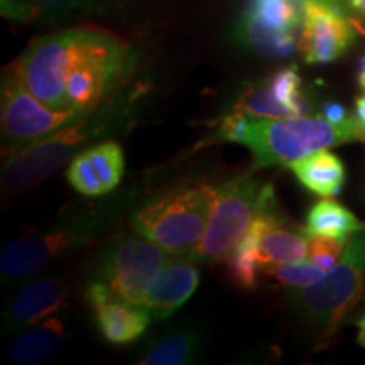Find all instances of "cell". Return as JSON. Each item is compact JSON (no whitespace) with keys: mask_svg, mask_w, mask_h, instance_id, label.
<instances>
[{"mask_svg":"<svg viewBox=\"0 0 365 365\" xmlns=\"http://www.w3.org/2000/svg\"><path fill=\"white\" fill-rule=\"evenodd\" d=\"M217 137L245 145L254 154L255 168L287 166L317 150L365 140L355 120L349 125H336L323 115L266 118L240 112L222 118Z\"/></svg>","mask_w":365,"mask_h":365,"instance_id":"7a4b0ae2","label":"cell"},{"mask_svg":"<svg viewBox=\"0 0 365 365\" xmlns=\"http://www.w3.org/2000/svg\"><path fill=\"white\" fill-rule=\"evenodd\" d=\"M234 110L252 117L287 118L308 115L312 103L303 91L298 68L286 66L242 91Z\"/></svg>","mask_w":365,"mask_h":365,"instance_id":"7c38bea8","label":"cell"},{"mask_svg":"<svg viewBox=\"0 0 365 365\" xmlns=\"http://www.w3.org/2000/svg\"><path fill=\"white\" fill-rule=\"evenodd\" d=\"M76 113L56 112L44 105L22 83L11 66L2 76V154L39 143L78 118Z\"/></svg>","mask_w":365,"mask_h":365,"instance_id":"9c48e42d","label":"cell"},{"mask_svg":"<svg viewBox=\"0 0 365 365\" xmlns=\"http://www.w3.org/2000/svg\"><path fill=\"white\" fill-rule=\"evenodd\" d=\"M312 2L327 4V6H331V7H335V9H340V11L345 12V0H312Z\"/></svg>","mask_w":365,"mask_h":365,"instance_id":"f546056e","label":"cell"},{"mask_svg":"<svg viewBox=\"0 0 365 365\" xmlns=\"http://www.w3.org/2000/svg\"><path fill=\"white\" fill-rule=\"evenodd\" d=\"M286 168L293 171L304 188L323 198L339 195L346 180L344 161L328 149L317 150L307 158L289 163Z\"/></svg>","mask_w":365,"mask_h":365,"instance_id":"ac0fdd59","label":"cell"},{"mask_svg":"<svg viewBox=\"0 0 365 365\" xmlns=\"http://www.w3.org/2000/svg\"><path fill=\"white\" fill-rule=\"evenodd\" d=\"M249 232L254 235L255 254L262 271L277 264L308 259V237L301 228L299 232H296L284 223L277 213V205H272L259 213Z\"/></svg>","mask_w":365,"mask_h":365,"instance_id":"2e32d148","label":"cell"},{"mask_svg":"<svg viewBox=\"0 0 365 365\" xmlns=\"http://www.w3.org/2000/svg\"><path fill=\"white\" fill-rule=\"evenodd\" d=\"M364 228L365 223L360 222L344 205L333 202V200H323V202L313 205L308 212L307 223L301 230L304 232V235H322L349 240L350 237Z\"/></svg>","mask_w":365,"mask_h":365,"instance_id":"ffe728a7","label":"cell"},{"mask_svg":"<svg viewBox=\"0 0 365 365\" xmlns=\"http://www.w3.org/2000/svg\"><path fill=\"white\" fill-rule=\"evenodd\" d=\"M170 261L168 252L145 237H117L100 254L93 279L113 294L143 307L150 282Z\"/></svg>","mask_w":365,"mask_h":365,"instance_id":"ba28073f","label":"cell"},{"mask_svg":"<svg viewBox=\"0 0 365 365\" xmlns=\"http://www.w3.org/2000/svg\"><path fill=\"white\" fill-rule=\"evenodd\" d=\"M308 237V259L325 271H331L339 264L341 255L345 252L346 242L341 239L322 235H307Z\"/></svg>","mask_w":365,"mask_h":365,"instance_id":"d4e9b609","label":"cell"},{"mask_svg":"<svg viewBox=\"0 0 365 365\" xmlns=\"http://www.w3.org/2000/svg\"><path fill=\"white\" fill-rule=\"evenodd\" d=\"M68 336L65 322L58 317L46 318L26 328L14 340L9 350L12 362L19 365H36L46 362L61 349Z\"/></svg>","mask_w":365,"mask_h":365,"instance_id":"d6986e66","label":"cell"},{"mask_svg":"<svg viewBox=\"0 0 365 365\" xmlns=\"http://www.w3.org/2000/svg\"><path fill=\"white\" fill-rule=\"evenodd\" d=\"M322 115L336 125H349L354 122V115H349L346 108L339 102H328L323 105Z\"/></svg>","mask_w":365,"mask_h":365,"instance_id":"484cf974","label":"cell"},{"mask_svg":"<svg viewBox=\"0 0 365 365\" xmlns=\"http://www.w3.org/2000/svg\"><path fill=\"white\" fill-rule=\"evenodd\" d=\"M125 175L124 150L115 140H102L76 154L66 168L71 188L88 198L110 195Z\"/></svg>","mask_w":365,"mask_h":365,"instance_id":"5bb4252c","label":"cell"},{"mask_svg":"<svg viewBox=\"0 0 365 365\" xmlns=\"http://www.w3.org/2000/svg\"><path fill=\"white\" fill-rule=\"evenodd\" d=\"M357 80H359V85L362 86V90L365 91V54H364L362 61H360V66H359V76H357Z\"/></svg>","mask_w":365,"mask_h":365,"instance_id":"4dcf8cb0","label":"cell"},{"mask_svg":"<svg viewBox=\"0 0 365 365\" xmlns=\"http://www.w3.org/2000/svg\"><path fill=\"white\" fill-rule=\"evenodd\" d=\"M304 19L299 51L308 65H327L344 56L357 38V27L344 11L303 0Z\"/></svg>","mask_w":365,"mask_h":365,"instance_id":"8fae6325","label":"cell"},{"mask_svg":"<svg viewBox=\"0 0 365 365\" xmlns=\"http://www.w3.org/2000/svg\"><path fill=\"white\" fill-rule=\"evenodd\" d=\"M261 271L262 269L259 266L257 254H255L254 235L247 232L227 257L228 277L237 287L250 291L257 286Z\"/></svg>","mask_w":365,"mask_h":365,"instance_id":"603a6c76","label":"cell"},{"mask_svg":"<svg viewBox=\"0 0 365 365\" xmlns=\"http://www.w3.org/2000/svg\"><path fill=\"white\" fill-rule=\"evenodd\" d=\"M355 325H357V341L360 346H364L365 349V314H362L357 322H355Z\"/></svg>","mask_w":365,"mask_h":365,"instance_id":"f1b7e54d","label":"cell"},{"mask_svg":"<svg viewBox=\"0 0 365 365\" xmlns=\"http://www.w3.org/2000/svg\"><path fill=\"white\" fill-rule=\"evenodd\" d=\"M122 205H95L81 208L61 220L48 223L39 230L24 234L9 242L0 254V274L4 282L27 279L49 264L75 252L95 240L110 225Z\"/></svg>","mask_w":365,"mask_h":365,"instance_id":"3957f363","label":"cell"},{"mask_svg":"<svg viewBox=\"0 0 365 365\" xmlns=\"http://www.w3.org/2000/svg\"><path fill=\"white\" fill-rule=\"evenodd\" d=\"M365 293V228L350 237L345 252L317 284L294 291V304L319 336L336 333Z\"/></svg>","mask_w":365,"mask_h":365,"instance_id":"52a82bcc","label":"cell"},{"mask_svg":"<svg viewBox=\"0 0 365 365\" xmlns=\"http://www.w3.org/2000/svg\"><path fill=\"white\" fill-rule=\"evenodd\" d=\"M213 186L181 185L145 202L130 215V227L170 255L190 257L202 242Z\"/></svg>","mask_w":365,"mask_h":365,"instance_id":"277c9868","label":"cell"},{"mask_svg":"<svg viewBox=\"0 0 365 365\" xmlns=\"http://www.w3.org/2000/svg\"><path fill=\"white\" fill-rule=\"evenodd\" d=\"M91 2L93 0H0V11L9 21L29 24L78 11Z\"/></svg>","mask_w":365,"mask_h":365,"instance_id":"7402d4cb","label":"cell"},{"mask_svg":"<svg viewBox=\"0 0 365 365\" xmlns=\"http://www.w3.org/2000/svg\"><path fill=\"white\" fill-rule=\"evenodd\" d=\"M200 284V269L196 261L182 255H173L166 262L144 296L143 307L153 318L166 319L188 301Z\"/></svg>","mask_w":365,"mask_h":365,"instance_id":"e0dca14e","label":"cell"},{"mask_svg":"<svg viewBox=\"0 0 365 365\" xmlns=\"http://www.w3.org/2000/svg\"><path fill=\"white\" fill-rule=\"evenodd\" d=\"M355 14L360 21H365V0H345V11Z\"/></svg>","mask_w":365,"mask_h":365,"instance_id":"83f0119b","label":"cell"},{"mask_svg":"<svg viewBox=\"0 0 365 365\" xmlns=\"http://www.w3.org/2000/svg\"><path fill=\"white\" fill-rule=\"evenodd\" d=\"M272 205L277 203L271 182L250 175L213 186L207 232L190 259L196 262L227 261L259 213Z\"/></svg>","mask_w":365,"mask_h":365,"instance_id":"5b68a950","label":"cell"},{"mask_svg":"<svg viewBox=\"0 0 365 365\" xmlns=\"http://www.w3.org/2000/svg\"><path fill=\"white\" fill-rule=\"evenodd\" d=\"M203 335L196 330H178L154 341L140 357L144 365H186L195 364L203 352Z\"/></svg>","mask_w":365,"mask_h":365,"instance_id":"44dd1931","label":"cell"},{"mask_svg":"<svg viewBox=\"0 0 365 365\" xmlns=\"http://www.w3.org/2000/svg\"><path fill=\"white\" fill-rule=\"evenodd\" d=\"M68 284L61 276H43L22 286L14 296L2 319V330L7 335L53 317L65 307Z\"/></svg>","mask_w":365,"mask_h":365,"instance_id":"9a60e30c","label":"cell"},{"mask_svg":"<svg viewBox=\"0 0 365 365\" xmlns=\"http://www.w3.org/2000/svg\"><path fill=\"white\" fill-rule=\"evenodd\" d=\"M354 120L365 137V93L355 98V112Z\"/></svg>","mask_w":365,"mask_h":365,"instance_id":"4316f807","label":"cell"},{"mask_svg":"<svg viewBox=\"0 0 365 365\" xmlns=\"http://www.w3.org/2000/svg\"><path fill=\"white\" fill-rule=\"evenodd\" d=\"M98 33L100 27L78 26L43 36L34 39L9 66L41 102L53 110L65 112L68 75Z\"/></svg>","mask_w":365,"mask_h":365,"instance_id":"8992f818","label":"cell"},{"mask_svg":"<svg viewBox=\"0 0 365 365\" xmlns=\"http://www.w3.org/2000/svg\"><path fill=\"white\" fill-rule=\"evenodd\" d=\"M143 88L124 86L100 107L83 113L46 139L4 158L2 188L6 193H21L34 188L70 164L76 154L129 129L139 113Z\"/></svg>","mask_w":365,"mask_h":365,"instance_id":"6da1fadb","label":"cell"},{"mask_svg":"<svg viewBox=\"0 0 365 365\" xmlns=\"http://www.w3.org/2000/svg\"><path fill=\"white\" fill-rule=\"evenodd\" d=\"M85 298L93 312L100 335L112 345L134 344L144 335L153 319L148 308L118 298L100 281L90 282Z\"/></svg>","mask_w":365,"mask_h":365,"instance_id":"4fadbf2b","label":"cell"},{"mask_svg":"<svg viewBox=\"0 0 365 365\" xmlns=\"http://www.w3.org/2000/svg\"><path fill=\"white\" fill-rule=\"evenodd\" d=\"M303 19V0H249L237 36L264 58H287L299 48Z\"/></svg>","mask_w":365,"mask_h":365,"instance_id":"30bf717a","label":"cell"},{"mask_svg":"<svg viewBox=\"0 0 365 365\" xmlns=\"http://www.w3.org/2000/svg\"><path fill=\"white\" fill-rule=\"evenodd\" d=\"M262 272L282 287H287L291 291H299L317 284L318 281H322L327 276L328 271L313 264L309 259H304V261L298 262L277 264V266L264 269Z\"/></svg>","mask_w":365,"mask_h":365,"instance_id":"cb8c5ba5","label":"cell"}]
</instances>
